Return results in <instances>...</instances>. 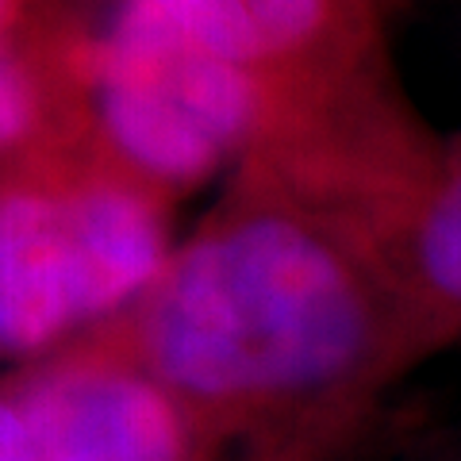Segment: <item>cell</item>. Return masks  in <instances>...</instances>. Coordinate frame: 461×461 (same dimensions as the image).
Wrapping results in <instances>:
<instances>
[{
	"instance_id": "4",
	"label": "cell",
	"mask_w": 461,
	"mask_h": 461,
	"mask_svg": "<svg viewBox=\"0 0 461 461\" xmlns=\"http://www.w3.org/2000/svg\"><path fill=\"white\" fill-rule=\"evenodd\" d=\"M69 139L150 189H196L258 135L262 96L147 0H115L100 32L50 23Z\"/></svg>"
},
{
	"instance_id": "8",
	"label": "cell",
	"mask_w": 461,
	"mask_h": 461,
	"mask_svg": "<svg viewBox=\"0 0 461 461\" xmlns=\"http://www.w3.org/2000/svg\"><path fill=\"white\" fill-rule=\"evenodd\" d=\"M430 461H461V442L457 446H446V450H435Z\"/></svg>"
},
{
	"instance_id": "3",
	"label": "cell",
	"mask_w": 461,
	"mask_h": 461,
	"mask_svg": "<svg viewBox=\"0 0 461 461\" xmlns=\"http://www.w3.org/2000/svg\"><path fill=\"white\" fill-rule=\"evenodd\" d=\"M262 96L247 150L304 166H369L427 142L403 96L377 0H147Z\"/></svg>"
},
{
	"instance_id": "5",
	"label": "cell",
	"mask_w": 461,
	"mask_h": 461,
	"mask_svg": "<svg viewBox=\"0 0 461 461\" xmlns=\"http://www.w3.org/2000/svg\"><path fill=\"white\" fill-rule=\"evenodd\" d=\"M35 461H212L189 411L89 335L35 357L0 384Z\"/></svg>"
},
{
	"instance_id": "6",
	"label": "cell",
	"mask_w": 461,
	"mask_h": 461,
	"mask_svg": "<svg viewBox=\"0 0 461 461\" xmlns=\"http://www.w3.org/2000/svg\"><path fill=\"white\" fill-rule=\"evenodd\" d=\"M335 200L362 227L435 350L461 342V135H438L393 181Z\"/></svg>"
},
{
	"instance_id": "1",
	"label": "cell",
	"mask_w": 461,
	"mask_h": 461,
	"mask_svg": "<svg viewBox=\"0 0 461 461\" xmlns=\"http://www.w3.org/2000/svg\"><path fill=\"white\" fill-rule=\"evenodd\" d=\"M85 335L162 384L212 461H320L438 354L350 212L254 158L147 296Z\"/></svg>"
},
{
	"instance_id": "7",
	"label": "cell",
	"mask_w": 461,
	"mask_h": 461,
	"mask_svg": "<svg viewBox=\"0 0 461 461\" xmlns=\"http://www.w3.org/2000/svg\"><path fill=\"white\" fill-rule=\"evenodd\" d=\"M32 16V0H0V166L69 139L47 20Z\"/></svg>"
},
{
	"instance_id": "2",
	"label": "cell",
	"mask_w": 461,
	"mask_h": 461,
	"mask_svg": "<svg viewBox=\"0 0 461 461\" xmlns=\"http://www.w3.org/2000/svg\"><path fill=\"white\" fill-rule=\"evenodd\" d=\"M169 254V196L81 142L0 166V354L35 362L115 320Z\"/></svg>"
}]
</instances>
